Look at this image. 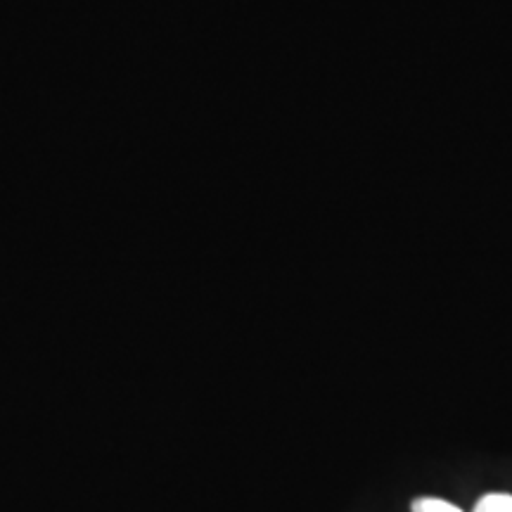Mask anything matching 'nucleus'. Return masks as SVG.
<instances>
[{
  "instance_id": "1",
  "label": "nucleus",
  "mask_w": 512,
  "mask_h": 512,
  "mask_svg": "<svg viewBox=\"0 0 512 512\" xmlns=\"http://www.w3.org/2000/svg\"><path fill=\"white\" fill-rule=\"evenodd\" d=\"M472 512H512V496L510 494H486L477 501Z\"/></svg>"
},
{
  "instance_id": "2",
  "label": "nucleus",
  "mask_w": 512,
  "mask_h": 512,
  "mask_svg": "<svg viewBox=\"0 0 512 512\" xmlns=\"http://www.w3.org/2000/svg\"><path fill=\"white\" fill-rule=\"evenodd\" d=\"M411 508H413V512H463L458 505L441 501V498H430V496L415 498Z\"/></svg>"
}]
</instances>
